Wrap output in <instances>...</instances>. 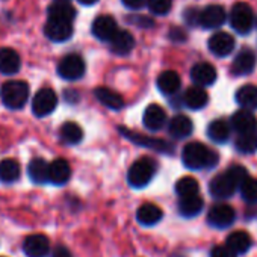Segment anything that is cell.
<instances>
[{
	"mask_svg": "<svg viewBox=\"0 0 257 257\" xmlns=\"http://www.w3.org/2000/svg\"><path fill=\"white\" fill-rule=\"evenodd\" d=\"M218 155L216 152L207 149L201 143H189L185 146L182 153L183 165L189 170H204V168H213L218 164Z\"/></svg>",
	"mask_w": 257,
	"mask_h": 257,
	"instance_id": "1",
	"label": "cell"
},
{
	"mask_svg": "<svg viewBox=\"0 0 257 257\" xmlns=\"http://www.w3.org/2000/svg\"><path fill=\"white\" fill-rule=\"evenodd\" d=\"M156 174V162L150 158L138 159L127 173V182L132 188L141 189L147 186Z\"/></svg>",
	"mask_w": 257,
	"mask_h": 257,
	"instance_id": "2",
	"label": "cell"
},
{
	"mask_svg": "<svg viewBox=\"0 0 257 257\" xmlns=\"http://www.w3.org/2000/svg\"><path fill=\"white\" fill-rule=\"evenodd\" d=\"M0 97L7 107L22 109L29 98V85L23 80H10L0 89Z\"/></svg>",
	"mask_w": 257,
	"mask_h": 257,
	"instance_id": "3",
	"label": "cell"
},
{
	"mask_svg": "<svg viewBox=\"0 0 257 257\" xmlns=\"http://www.w3.org/2000/svg\"><path fill=\"white\" fill-rule=\"evenodd\" d=\"M230 25H231V28L237 34H240V35L248 34L252 29V26H254V14H252L251 7L246 5V4H243V2L236 4L231 8Z\"/></svg>",
	"mask_w": 257,
	"mask_h": 257,
	"instance_id": "4",
	"label": "cell"
},
{
	"mask_svg": "<svg viewBox=\"0 0 257 257\" xmlns=\"http://www.w3.org/2000/svg\"><path fill=\"white\" fill-rule=\"evenodd\" d=\"M58 106V95L52 88L40 89L32 98V110L37 116L50 115Z\"/></svg>",
	"mask_w": 257,
	"mask_h": 257,
	"instance_id": "5",
	"label": "cell"
},
{
	"mask_svg": "<svg viewBox=\"0 0 257 257\" xmlns=\"http://www.w3.org/2000/svg\"><path fill=\"white\" fill-rule=\"evenodd\" d=\"M86 65L79 55H67L58 65V74L65 80H77L85 74Z\"/></svg>",
	"mask_w": 257,
	"mask_h": 257,
	"instance_id": "6",
	"label": "cell"
},
{
	"mask_svg": "<svg viewBox=\"0 0 257 257\" xmlns=\"http://www.w3.org/2000/svg\"><path fill=\"white\" fill-rule=\"evenodd\" d=\"M237 188H239V185L236 183V180L231 177V174L228 171L213 177L209 185V191H210L212 197L219 198V200L230 198Z\"/></svg>",
	"mask_w": 257,
	"mask_h": 257,
	"instance_id": "7",
	"label": "cell"
},
{
	"mask_svg": "<svg viewBox=\"0 0 257 257\" xmlns=\"http://www.w3.org/2000/svg\"><path fill=\"white\" fill-rule=\"evenodd\" d=\"M118 131H119V134L122 137H125L127 140H131L135 144L153 149V150L161 152V153H173V146H170L168 143H165L162 140H156V138H150V137H146V135H141V134H135V132L128 131V128H125V127H119Z\"/></svg>",
	"mask_w": 257,
	"mask_h": 257,
	"instance_id": "8",
	"label": "cell"
},
{
	"mask_svg": "<svg viewBox=\"0 0 257 257\" xmlns=\"http://www.w3.org/2000/svg\"><path fill=\"white\" fill-rule=\"evenodd\" d=\"M236 219V212L228 204H215L207 213V222L215 228H227Z\"/></svg>",
	"mask_w": 257,
	"mask_h": 257,
	"instance_id": "9",
	"label": "cell"
},
{
	"mask_svg": "<svg viewBox=\"0 0 257 257\" xmlns=\"http://www.w3.org/2000/svg\"><path fill=\"white\" fill-rule=\"evenodd\" d=\"M23 251L28 257H46L50 251V240L46 234H31L23 242Z\"/></svg>",
	"mask_w": 257,
	"mask_h": 257,
	"instance_id": "10",
	"label": "cell"
},
{
	"mask_svg": "<svg viewBox=\"0 0 257 257\" xmlns=\"http://www.w3.org/2000/svg\"><path fill=\"white\" fill-rule=\"evenodd\" d=\"M230 122H231V128L239 135L257 131V118L249 109H245V107L233 113Z\"/></svg>",
	"mask_w": 257,
	"mask_h": 257,
	"instance_id": "11",
	"label": "cell"
},
{
	"mask_svg": "<svg viewBox=\"0 0 257 257\" xmlns=\"http://www.w3.org/2000/svg\"><path fill=\"white\" fill-rule=\"evenodd\" d=\"M234 49V38L227 32H216L209 38V50L218 56L225 58Z\"/></svg>",
	"mask_w": 257,
	"mask_h": 257,
	"instance_id": "12",
	"label": "cell"
},
{
	"mask_svg": "<svg viewBox=\"0 0 257 257\" xmlns=\"http://www.w3.org/2000/svg\"><path fill=\"white\" fill-rule=\"evenodd\" d=\"M92 35L100 41H110L118 32L116 22L110 16H100L92 22Z\"/></svg>",
	"mask_w": 257,
	"mask_h": 257,
	"instance_id": "13",
	"label": "cell"
},
{
	"mask_svg": "<svg viewBox=\"0 0 257 257\" xmlns=\"http://www.w3.org/2000/svg\"><path fill=\"white\" fill-rule=\"evenodd\" d=\"M44 34L53 43H64L71 38L73 26H71V23H67V22L49 20L44 26Z\"/></svg>",
	"mask_w": 257,
	"mask_h": 257,
	"instance_id": "14",
	"label": "cell"
},
{
	"mask_svg": "<svg viewBox=\"0 0 257 257\" xmlns=\"http://www.w3.org/2000/svg\"><path fill=\"white\" fill-rule=\"evenodd\" d=\"M225 22V11L219 5H210L200 14V26L204 29H216Z\"/></svg>",
	"mask_w": 257,
	"mask_h": 257,
	"instance_id": "15",
	"label": "cell"
},
{
	"mask_svg": "<svg viewBox=\"0 0 257 257\" xmlns=\"http://www.w3.org/2000/svg\"><path fill=\"white\" fill-rule=\"evenodd\" d=\"M143 122L152 132L161 131L167 122V113H165L164 107H161L159 104L147 106V109L144 110V115H143Z\"/></svg>",
	"mask_w": 257,
	"mask_h": 257,
	"instance_id": "16",
	"label": "cell"
},
{
	"mask_svg": "<svg viewBox=\"0 0 257 257\" xmlns=\"http://www.w3.org/2000/svg\"><path fill=\"white\" fill-rule=\"evenodd\" d=\"M191 79L195 85L200 86H210L216 80V70L209 62H198L191 70Z\"/></svg>",
	"mask_w": 257,
	"mask_h": 257,
	"instance_id": "17",
	"label": "cell"
},
{
	"mask_svg": "<svg viewBox=\"0 0 257 257\" xmlns=\"http://www.w3.org/2000/svg\"><path fill=\"white\" fill-rule=\"evenodd\" d=\"M209 101V95L204 89V86H200V85H194L191 88H188L185 91V95H183V103L186 107L192 109V110H198V109H203Z\"/></svg>",
	"mask_w": 257,
	"mask_h": 257,
	"instance_id": "18",
	"label": "cell"
},
{
	"mask_svg": "<svg viewBox=\"0 0 257 257\" xmlns=\"http://www.w3.org/2000/svg\"><path fill=\"white\" fill-rule=\"evenodd\" d=\"M71 177V167L65 159H56L50 164V170H49V182L56 185V186H62L65 185Z\"/></svg>",
	"mask_w": 257,
	"mask_h": 257,
	"instance_id": "19",
	"label": "cell"
},
{
	"mask_svg": "<svg viewBox=\"0 0 257 257\" xmlns=\"http://www.w3.org/2000/svg\"><path fill=\"white\" fill-rule=\"evenodd\" d=\"M254 67H255V55L251 50L245 49L234 58L230 70L234 76H246L254 70Z\"/></svg>",
	"mask_w": 257,
	"mask_h": 257,
	"instance_id": "20",
	"label": "cell"
},
{
	"mask_svg": "<svg viewBox=\"0 0 257 257\" xmlns=\"http://www.w3.org/2000/svg\"><path fill=\"white\" fill-rule=\"evenodd\" d=\"M109 43H110L112 52L119 56L128 55L135 47V38L128 31H118Z\"/></svg>",
	"mask_w": 257,
	"mask_h": 257,
	"instance_id": "21",
	"label": "cell"
},
{
	"mask_svg": "<svg viewBox=\"0 0 257 257\" xmlns=\"http://www.w3.org/2000/svg\"><path fill=\"white\" fill-rule=\"evenodd\" d=\"M22 67L20 56L13 49H0V73L2 74H16Z\"/></svg>",
	"mask_w": 257,
	"mask_h": 257,
	"instance_id": "22",
	"label": "cell"
},
{
	"mask_svg": "<svg viewBox=\"0 0 257 257\" xmlns=\"http://www.w3.org/2000/svg\"><path fill=\"white\" fill-rule=\"evenodd\" d=\"M168 131H170L171 137H174L177 140H183L192 134L194 124H192L191 118H188L186 115H176L171 118V121L168 124Z\"/></svg>",
	"mask_w": 257,
	"mask_h": 257,
	"instance_id": "23",
	"label": "cell"
},
{
	"mask_svg": "<svg viewBox=\"0 0 257 257\" xmlns=\"http://www.w3.org/2000/svg\"><path fill=\"white\" fill-rule=\"evenodd\" d=\"M47 16H49V20L71 23L76 17V10L68 2H55L49 7Z\"/></svg>",
	"mask_w": 257,
	"mask_h": 257,
	"instance_id": "24",
	"label": "cell"
},
{
	"mask_svg": "<svg viewBox=\"0 0 257 257\" xmlns=\"http://www.w3.org/2000/svg\"><path fill=\"white\" fill-rule=\"evenodd\" d=\"M158 88L162 94L165 95H174L179 89H180V85H182V80H180V76L176 73V71H164L162 74H159L158 80Z\"/></svg>",
	"mask_w": 257,
	"mask_h": 257,
	"instance_id": "25",
	"label": "cell"
},
{
	"mask_svg": "<svg viewBox=\"0 0 257 257\" xmlns=\"http://www.w3.org/2000/svg\"><path fill=\"white\" fill-rule=\"evenodd\" d=\"M204 207L203 198L197 195H189V197H180L179 201V213L185 218H194L197 216Z\"/></svg>",
	"mask_w": 257,
	"mask_h": 257,
	"instance_id": "26",
	"label": "cell"
},
{
	"mask_svg": "<svg viewBox=\"0 0 257 257\" xmlns=\"http://www.w3.org/2000/svg\"><path fill=\"white\" fill-rule=\"evenodd\" d=\"M162 216H164L162 210H161L156 204H153V203H146V204H143V206L138 209V212H137V219H138V222L143 224V225H146V227H152V225L158 224V222L162 219Z\"/></svg>",
	"mask_w": 257,
	"mask_h": 257,
	"instance_id": "27",
	"label": "cell"
},
{
	"mask_svg": "<svg viewBox=\"0 0 257 257\" xmlns=\"http://www.w3.org/2000/svg\"><path fill=\"white\" fill-rule=\"evenodd\" d=\"M225 245H227L231 251H234L236 254H245V252L251 248L252 239H251V236H249L246 231L236 230V231H233V233L228 234Z\"/></svg>",
	"mask_w": 257,
	"mask_h": 257,
	"instance_id": "28",
	"label": "cell"
},
{
	"mask_svg": "<svg viewBox=\"0 0 257 257\" xmlns=\"http://www.w3.org/2000/svg\"><path fill=\"white\" fill-rule=\"evenodd\" d=\"M49 170H50V164H47L41 158L32 159L28 165L29 177L37 185H44L49 182Z\"/></svg>",
	"mask_w": 257,
	"mask_h": 257,
	"instance_id": "29",
	"label": "cell"
},
{
	"mask_svg": "<svg viewBox=\"0 0 257 257\" xmlns=\"http://www.w3.org/2000/svg\"><path fill=\"white\" fill-rule=\"evenodd\" d=\"M94 95H95V98H97L103 106H106V107H109V109H112V110H119V109L124 106L122 97H121L118 92H115V91H112V89H109V88L100 86V88H97V89L94 91Z\"/></svg>",
	"mask_w": 257,
	"mask_h": 257,
	"instance_id": "30",
	"label": "cell"
},
{
	"mask_svg": "<svg viewBox=\"0 0 257 257\" xmlns=\"http://www.w3.org/2000/svg\"><path fill=\"white\" fill-rule=\"evenodd\" d=\"M207 137L215 144H224L230 138V124L225 119H213L207 127Z\"/></svg>",
	"mask_w": 257,
	"mask_h": 257,
	"instance_id": "31",
	"label": "cell"
},
{
	"mask_svg": "<svg viewBox=\"0 0 257 257\" xmlns=\"http://www.w3.org/2000/svg\"><path fill=\"white\" fill-rule=\"evenodd\" d=\"M59 135H61V140L68 146H76L83 140L82 127L77 122H73V121H67V122H64L61 125Z\"/></svg>",
	"mask_w": 257,
	"mask_h": 257,
	"instance_id": "32",
	"label": "cell"
},
{
	"mask_svg": "<svg viewBox=\"0 0 257 257\" xmlns=\"http://www.w3.org/2000/svg\"><path fill=\"white\" fill-rule=\"evenodd\" d=\"M236 101L249 110L257 109V86L254 85H243L236 91Z\"/></svg>",
	"mask_w": 257,
	"mask_h": 257,
	"instance_id": "33",
	"label": "cell"
},
{
	"mask_svg": "<svg viewBox=\"0 0 257 257\" xmlns=\"http://www.w3.org/2000/svg\"><path fill=\"white\" fill-rule=\"evenodd\" d=\"M20 174H22L20 164L16 159L0 161V182L14 183L20 179Z\"/></svg>",
	"mask_w": 257,
	"mask_h": 257,
	"instance_id": "34",
	"label": "cell"
},
{
	"mask_svg": "<svg viewBox=\"0 0 257 257\" xmlns=\"http://www.w3.org/2000/svg\"><path fill=\"white\" fill-rule=\"evenodd\" d=\"M234 147L239 153H243V155L254 153L257 150V131L240 134L234 141Z\"/></svg>",
	"mask_w": 257,
	"mask_h": 257,
	"instance_id": "35",
	"label": "cell"
},
{
	"mask_svg": "<svg viewBox=\"0 0 257 257\" xmlns=\"http://www.w3.org/2000/svg\"><path fill=\"white\" fill-rule=\"evenodd\" d=\"M200 189L198 182L194 177H182L176 183V192L179 197H189V195H197Z\"/></svg>",
	"mask_w": 257,
	"mask_h": 257,
	"instance_id": "36",
	"label": "cell"
},
{
	"mask_svg": "<svg viewBox=\"0 0 257 257\" xmlns=\"http://www.w3.org/2000/svg\"><path fill=\"white\" fill-rule=\"evenodd\" d=\"M240 195L246 203L255 204L257 203V179L248 177L240 185Z\"/></svg>",
	"mask_w": 257,
	"mask_h": 257,
	"instance_id": "37",
	"label": "cell"
},
{
	"mask_svg": "<svg viewBox=\"0 0 257 257\" xmlns=\"http://www.w3.org/2000/svg\"><path fill=\"white\" fill-rule=\"evenodd\" d=\"M147 7L156 16H167L173 8V0H147Z\"/></svg>",
	"mask_w": 257,
	"mask_h": 257,
	"instance_id": "38",
	"label": "cell"
},
{
	"mask_svg": "<svg viewBox=\"0 0 257 257\" xmlns=\"http://www.w3.org/2000/svg\"><path fill=\"white\" fill-rule=\"evenodd\" d=\"M227 171H228V173L231 174V177L236 180V183L239 185V188H240V185L249 177V176H248V171H246L242 165H231Z\"/></svg>",
	"mask_w": 257,
	"mask_h": 257,
	"instance_id": "39",
	"label": "cell"
},
{
	"mask_svg": "<svg viewBox=\"0 0 257 257\" xmlns=\"http://www.w3.org/2000/svg\"><path fill=\"white\" fill-rule=\"evenodd\" d=\"M200 14H201V11H198L197 8H188L183 13V19H185L188 26H198L200 25Z\"/></svg>",
	"mask_w": 257,
	"mask_h": 257,
	"instance_id": "40",
	"label": "cell"
},
{
	"mask_svg": "<svg viewBox=\"0 0 257 257\" xmlns=\"http://www.w3.org/2000/svg\"><path fill=\"white\" fill-rule=\"evenodd\" d=\"M210 257H237V254L231 251L227 245H218L212 248Z\"/></svg>",
	"mask_w": 257,
	"mask_h": 257,
	"instance_id": "41",
	"label": "cell"
},
{
	"mask_svg": "<svg viewBox=\"0 0 257 257\" xmlns=\"http://www.w3.org/2000/svg\"><path fill=\"white\" fill-rule=\"evenodd\" d=\"M121 2L128 10H141L143 7L147 5V0H121Z\"/></svg>",
	"mask_w": 257,
	"mask_h": 257,
	"instance_id": "42",
	"label": "cell"
},
{
	"mask_svg": "<svg viewBox=\"0 0 257 257\" xmlns=\"http://www.w3.org/2000/svg\"><path fill=\"white\" fill-rule=\"evenodd\" d=\"M52 257H73V254L70 252V249L64 245H58L55 249H53V254Z\"/></svg>",
	"mask_w": 257,
	"mask_h": 257,
	"instance_id": "43",
	"label": "cell"
},
{
	"mask_svg": "<svg viewBox=\"0 0 257 257\" xmlns=\"http://www.w3.org/2000/svg\"><path fill=\"white\" fill-rule=\"evenodd\" d=\"M79 4H82V5H86V7H91V5H94V4H97L98 0H77Z\"/></svg>",
	"mask_w": 257,
	"mask_h": 257,
	"instance_id": "44",
	"label": "cell"
},
{
	"mask_svg": "<svg viewBox=\"0 0 257 257\" xmlns=\"http://www.w3.org/2000/svg\"><path fill=\"white\" fill-rule=\"evenodd\" d=\"M55 2H68V0H55Z\"/></svg>",
	"mask_w": 257,
	"mask_h": 257,
	"instance_id": "45",
	"label": "cell"
}]
</instances>
